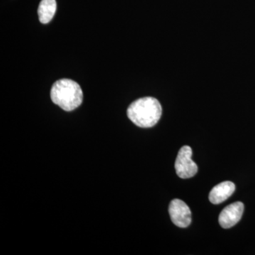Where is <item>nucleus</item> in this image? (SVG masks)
Masks as SVG:
<instances>
[{"label": "nucleus", "instance_id": "obj_6", "mask_svg": "<svg viewBox=\"0 0 255 255\" xmlns=\"http://www.w3.org/2000/svg\"><path fill=\"white\" fill-rule=\"evenodd\" d=\"M236 190L234 183L226 181L217 184L211 189L209 194V201L212 204H219L232 196Z\"/></svg>", "mask_w": 255, "mask_h": 255}, {"label": "nucleus", "instance_id": "obj_2", "mask_svg": "<svg viewBox=\"0 0 255 255\" xmlns=\"http://www.w3.org/2000/svg\"><path fill=\"white\" fill-rule=\"evenodd\" d=\"M50 98L55 105L62 110L71 112L82 105L83 92L76 82L62 79L53 84L50 90Z\"/></svg>", "mask_w": 255, "mask_h": 255}, {"label": "nucleus", "instance_id": "obj_7", "mask_svg": "<svg viewBox=\"0 0 255 255\" xmlns=\"http://www.w3.org/2000/svg\"><path fill=\"white\" fill-rule=\"evenodd\" d=\"M56 8L55 0H41L38 9L40 22L43 24L49 23L54 16Z\"/></svg>", "mask_w": 255, "mask_h": 255}, {"label": "nucleus", "instance_id": "obj_3", "mask_svg": "<svg viewBox=\"0 0 255 255\" xmlns=\"http://www.w3.org/2000/svg\"><path fill=\"white\" fill-rule=\"evenodd\" d=\"M191 156L192 150L189 146H183L179 150L174 165L178 177L182 179H189L197 173V165L191 159Z\"/></svg>", "mask_w": 255, "mask_h": 255}, {"label": "nucleus", "instance_id": "obj_1", "mask_svg": "<svg viewBox=\"0 0 255 255\" xmlns=\"http://www.w3.org/2000/svg\"><path fill=\"white\" fill-rule=\"evenodd\" d=\"M162 107L157 99L143 97L132 102L127 110L128 119L140 128H151L159 122L162 116Z\"/></svg>", "mask_w": 255, "mask_h": 255}, {"label": "nucleus", "instance_id": "obj_4", "mask_svg": "<svg viewBox=\"0 0 255 255\" xmlns=\"http://www.w3.org/2000/svg\"><path fill=\"white\" fill-rule=\"evenodd\" d=\"M169 213L172 223L179 228H187L191 222V212L187 204L179 199L171 201Z\"/></svg>", "mask_w": 255, "mask_h": 255}, {"label": "nucleus", "instance_id": "obj_5", "mask_svg": "<svg viewBox=\"0 0 255 255\" xmlns=\"http://www.w3.org/2000/svg\"><path fill=\"white\" fill-rule=\"evenodd\" d=\"M243 212L244 204L241 201L233 203L221 211L219 217V224L225 229L232 228L241 221Z\"/></svg>", "mask_w": 255, "mask_h": 255}]
</instances>
